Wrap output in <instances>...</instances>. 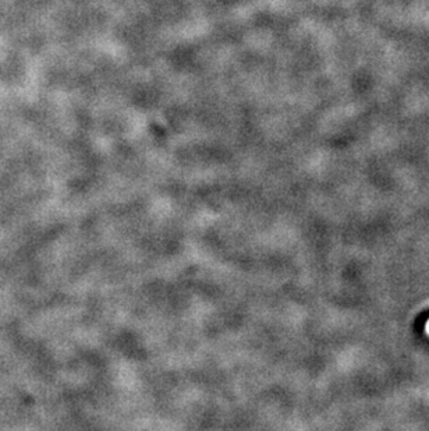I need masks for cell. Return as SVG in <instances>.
Instances as JSON below:
<instances>
[{"label":"cell","mask_w":429,"mask_h":431,"mask_svg":"<svg viewBox=\"0 0 429 431\" xmlns=\"http://www.w3.org/2000/svg\"><path fill=\"white\" fill-rule=\"evenodd\" d=\"M429 320V310L428 311H424V313H421L418 317H417V321H415V330H417V332H421L424 331L425 325H426V322H428Z\"/></svg>","instance_id":"cell-1"}]
</instances>
